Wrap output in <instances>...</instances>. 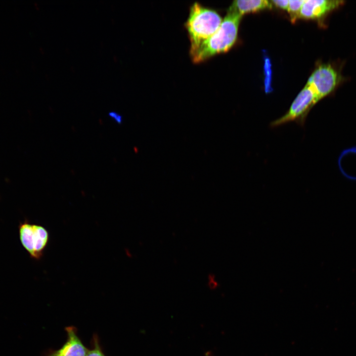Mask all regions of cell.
<instances>
[{
	"label": "cell",
	"mask_w": 356,
	"mask_h": 356,
	"mask_svg": "<svg viewBox=\"0 0 356 356\" xmlns=\"http://www.w3.org/2000/svg\"><path fill=\"white\" fill-rule=\"evenodd\" d=\"M241 17L229 8L216 32L198 46L190 49V55L193 62L200 63L229 50L236 41Z\"/></svg>",
	"instance_id": "6da1fadb"
},
{
	"label": "cell",
	"mask_w": 356,
	"mask_h": 356,
	"mask_svg": "<svg viewBox=\"0 0 356 356\" xmlns=\"http://www.w3.org/2000/svg\"><path fill=\"white\" fill-rule=\"evenodd\" d=\"M222 19L215 10L198 2L190 7L185 24L190 42V49H194L211 37L219 28Z\"/></svg>",
	"instance_id": "7a4b0ae2"
},
{
	"label": "cell",
	"mask_w": 356,
	"mask_h": 356,
	"mask_svg": "<svg viewBox=\"0 0 356 356\" xmlns=\"http://www.w3.org/2000/svg\"><path fill=\"white\" fill-rule=\"evenodd\" d=\"M318 101L315 93L306 84L293 100L289 110L281 117L272 121L269 126L275 128L294 122L303 127L309 111Z\"/></svg>",
	"instance_id": "3957f363"
},
{
	"label": "cell",
	"mask_w": 356,
	"mask_h": 356,
	"mask_svg": "<svg viewBox=\"0 0 356 356\" xmlns=\"http://www.w3.org/2000/svg\"><path fill=\"white\" fill-rule=\"evenodd\" d=\"M19 232L21 243L31 258L40 260L49 242L48 230L41 225L25 221L20 223Z\"/></svg>",
	"instance_id": "277c9868"
},
{
	"label": "cell",
	"mask_w": 356,
	"mask_h": 356,
	"mask_svg": "<svg viewBox=\"0 0 356 356\" xmlns=\"http://www.w3.org/2000/svg\"><path fill=\"white\" fill-rule=\"evenodd\" d=\"M338 82L339 75L336 69L330 64H323L314 70L307 84L319 101L334 90Z\"/></svg>",
	"instance_id": "5b68a950"
},
{
	"label": "cell",
	"mask_w": 356,
	"mask_h": 356,
	"mask_svg": "<svg viewBox=\"0 0 356 356\" xmlns=\"http://www.w3.org/2000/svg\"><path fill=\"white\" fill-rule=\"evenodd\" d=\"M344 2L342 0H305L298 18H320L343 4Z\"/></svg>",
	"instance_id": "8992f818"
},
{
	"label": "cell",
	"mask_w": 356,
	"mask_h": 356,
	"mask_svg": "<svg viewBox=\"0 0 356 356\" xmlns=\"http://www.w3.org/2000/svg\"><path fill=\"white\" fill-rule=\"evenodd\" d=\"M65 330L67 335L65 343L59 349L51 350L44 356H86L89 349L79 337L76 328L68 326Z\"/></svg>",
	"instance_id": "52a82bcc"
},
{
	"label": "cell",
	"mask_w": 356,
	"mask_h": 356,
	"mask_svg": "<svg viewBox=\"0 0 356 356\" xmlns=\"http://www.w3.org/2000/svg\"><path fill=\"white\" fill-rule=\"evenodd\" d=\"M271 7V2L266 0H237L233 2L229 9L242 16L247 13L257 12Z\"/></svg>",
	"instance_id": "ba28073f"
},
{
	"label": "cell",
	"mask_w": 356,
	"mask_h": 356,
	"mask_svg": "<svg viewBox=\"0 0 356 356\" xmlns=\"http://www.w3.org/2000/svg\"><path fill=\"white\" fill-rule=\"evenodd\" d=\"M91 349H89L86 356H105L100 346L98 336L94 334L91 341Z\"/></svg>",
	"instance_id": "9c48e42d"
},
{
	"label": "cell",
	"mask_w": 356,
	"mask_h": 356,
	"mask_svg": "<svg viewBox=\"0 0 356 356\" xmlns=\"http://www.w3.org/2000/svg\"><path fill=\"white\" fill-rule=\"evenodd\" d=\"M305 0H289L287 11L290 13L292 19L298 18V14L301 9Z\"/></svg>",
	"instance_id": "30bf717a"
},
{
	"label": "cell",
	"mask_w": 356,
	"mask_h": 356,
	"mask_svg": "<svg viewBox=\"0 0 356 356\" xmlns=\"http://www.w3.org/2000/svg\"><path fill=\"white\" fill-rule=\"evenodd\" d=\"M206 280L207 285L211 289H215L219 285L217 277L214 273H209L207 276Z\"/></svg>",
	"instance_id": "8fae6325"
},
{
	"label": "cell",
	"mask_w": 356,
	"mask_h": 356,
	"mask_svg": "<svg viewBox=\"0 0 356 356\" xmlns=\"http://www.w3.org/2000/svg\"><path fill=\"white\" fill-rule=\"evenodd\" d=\"M271 4L275 5L276 7L284 10H287L289 0H273L270 1Z\"/></svg>",
	"instance_id": "7c38bea8"
},
{
	"label": "cell",
	"mask_w": 356,
	"mask_h": 356,
	"mask_svg": "<svg viewBox=\"0 0 356 356\" xmlns=\"http://www.w3.org/2000/svg\"><path fill=\"white\" fill-rule=\"evenodd\" d=\"M108 116L111 118L112 119L114 120L115 122L118 123V124H120L123 122V117L122 115L119 114V113L114 112V111H111L108 113Z\"/></svg>",
	"instance_id": "4fadbf2b"
},
{
	"label": "cell",
	"mask_w": 356,
	"mask_h": 356,
	"mask_svg": "<svg viewBox=\"0 0 356 356\" xmlns=\"http://www.w3.org/2000/svg\"><path fill=\"white\" fill-rule=\"evenodd\" d=\"M210 356L209 355H207V356Z\"/></svg>",
	"instance_id": "5bb4252c"
}]
</instances>
